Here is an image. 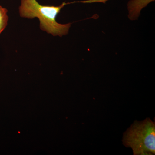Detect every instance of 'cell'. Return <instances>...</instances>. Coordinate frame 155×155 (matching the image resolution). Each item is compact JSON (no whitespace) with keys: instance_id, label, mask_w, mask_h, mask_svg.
Wrapping results in <instances>:
<instances>
[{"instance_id":"obj_3","label":"cell","mask_w":155,"mask_h":155,"mask_svg":"<svg viewBox=\"0 0 155 155\" xmlns=\"http://www.w3.org/2000/svg\"><path fill=\"white\" fill-rule=\"evenodd\" d=\"M154 1L155 0H130L127 4L129 19L131 20L137 19L140 15L142 9L146 7L149 3Z\"/></svg>"},{"instance_id":"obj_4","label":"cell","mask_w":155,"mask_h":155,"mask_svg":"<svg viewBox=\"0 0 155 155\" xmlns=\"http://www.w3.org/2000/svg\"><path fill=\"white\" fill-rule=\"evenodd\" d=\"M8 10L0 6V35L8 25Z\"/></svg>"},{"instance_id":"obj_2","label":"cell","mask_w":155,"mask_h":155,"mask_svg":"<svg viewBox=\"0 0 155 155\" xmlns=\"http://www.w3.org/2000/svg\"><path fill=\"white\" fill-rule=\"evenodd\" d=\"M122 142L134 155H154L155 124L149 118L136 121L123 134Z\"/></svg>"},{"instance_id":"obj_1","label":"cell","mask_w":155,"mask_h":155,"mask_svg":"<svg viewBox=\"0 0 155 155\" xmlns=\"http://www.w3.org/2000/svg\"><path fill=\"white\" fill-rule=\"evenodd\" d=\"M68 3L58 6L42 5L36 0H21L19 15L22 18H37L41 30L54 36L62 37L68 34L71 23L63 24L56 21V17L61 9Z\"/></svg>"}]
</instances>
